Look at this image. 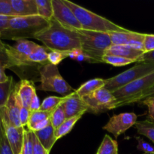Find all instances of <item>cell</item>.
Masks as SVG:
<instances>
[{"instance_id": "cell-31", "label": "cell", "mask_w": 154, "mask_h": 154, "mask_svg": "<svg viewBox=\"0 0 154 154\" xmlns=\"http://www.w3.org/2000/svg\"><path fill=\"white\" fill-rule=\"evenodd\" d=\"M70 52H64L59 51H51L48 53V62L51 64L57 66L64 59L69 57Z\"/></svg>"}, {"instance_id": "cell-11", "label": "cell", "mask_w": 154, "mask_h": 154, "mask_svg": "<svg viewBox=\"0 0 154 154\" xmlns=\"http://www.w3.org/2000/svg\"><path fill=\"white\" fill-rule=\"evenodd\" d=\"M0 115L2 120L5 137L11 147L12 151L14 154H21L25 128L23 126L17 127L11 124L3 108H0Z\"/></svg>"}, {"instance_id": "cell-20", "label": "cell", "mask_w": 154, "mask_h": 154, "mask_svg": "<svg viewBox=\"0 0 154 154\" xmlns=\"http://www.w3.org/2000/svg\"><path fill=\"white\" fill-rule=\"evenodd\" d=\"M105 79L102 78H93L84 83L78 89L75 90L77 94L81 98H84L92 94L96 90L105 87Z\"/></svg>"}, {"instance_id": "cell-25", "label": "cell", "mask_w": 154, "mask_h": 154, "mask_svg": "<svg viewBox=\"0 0 154 154\" xmlns=\"http://www.w3.org/2000/svg\"><path fill=\"white\" fill-rule=\"evenodd\" d=\"M82 117V115L77 116V117H71V118L66 119L64 123L59 126L57 129H55V137L57 141L60 138H63V136L69 134L72 131L77 122Z\"/></svg>"}, {"instance_id": "cell-26", "label": "cell", "mask_w": 154, "mask_h": 154, "mask_svg": "<svg viewBox=\"0 0 154 154\" xmlns=\"http://www.w3.org/2000/svg\"><path fill=\"white\" fill-rule=\"evenodd\" d=\"M38 8V15L48 20L54 18L52 0H35Z\"/></svg>"}, {"instance_id": "cell-44", "label": "cell", "mask_w": 154, "mask_h": 154, "mask_svg": "<svg viewBox=\"0 0 154 154\" xmlns=\"http://www.w3.org/2000/svg\"><path fill=\"white\" fill-rule=\"evenodd\" d=\"M5 136V133L4 126H3L2 117H1V115H0V142L2 141V139L4 138Z\"/></svg>"}, {"instance_id": "cell-38", "label": "cell", "mask_w": 154, "mask_h": 154, "mask_svg": "<svg viewBox=\"0 0 154 154\" xmlns=\"http://www.w3.org/2000/svg\"><path fill=\"white\" fill-rule=\"evenodd\" d=\"M6 44L3 43L2 41H0V63H4L8 66L9 69V60L6 52Z\"/></svg>"}, {"instance_id": "cell-30", "label": "cell", "mask_w": 154, "mask_h": 154, "mask_svg": "<svg viewBox=\"0 0 154 154\" xmlns=\"http://www.w3.org/2000/svg\"><path fill=\"white\" fill-rule=\"evenodd\" d=\"M33 134L34 132L29 129H25L24 130L21 154H33Z\"/></svg>"}, {"instance_id": "cell-35", "label": "cell", "mask_w": 154, "mask_h": 154, "mask_svg": "<svg viewBox=\"0 0 154 154\" xmlns=\"http://www.w3.org/2000/svg\"><path fill=\"white\" fill-rule=\"evenodd\" d=\"M30 114H31V111H29V108L21 106L20 111V124L23 127L26 126L28 124Z\"/></svg>"}, {"instance_id": "cell-37", "label": "cell", "mask_w": 154, "mask_h": 154, "mask_svg": "<svg viewBox=\"0 0 154 154\" xmlns=\"http://www.w3.org/2000/svg\"><path fill=\"white\" fill-rule=\"evenodd\" d=\"M140 103L147 107L148 108V120L154 122V98L145 99Z\"/></svg>"}, {"instance_id": "cell-28", "label": "cell", "mask_w": 154, "mask_h": 154, "mask_svg": "<svg viewBox=\"0 0 154 154\" xmlns=\"http://www.w3.org/2000/svg\"><path fill=\"white\" fill-rule=\"evenodd\" d=\"M64 100V97L59 96H48L45 98L40 106L41 111H51L53 112L56 108H58Z\"/></svg>"}, {"instance_id": "cell-4", "label": "cell", "mask_w": 154, "mask_h": 154, "mask_svg": "<svg viewBox=\"0 0 154 154\" xmlns=\"http://www.w3.org/2000/svg\"><path fill=\"white\" fill-rule=\"evenodd\" d=\"M63 2L74 12L77 19L82 26L83 29L106 33L109 32H124L127 30V29L123 28L107 18L84 8L79 5L69 0H63Z\"/></svg>"}, {"instance_id": "cell-15", "label": "cell", "mask_w": 154, "mask_h": 154, "mask_svg": "<svg viewBox=\"0 0 154 154\" xmlns=\"http://www.w3.org/2000/svg\"><path fill=\"white\" fill-rule=\"evenodd\" d=\"M17 94L21 102L22 106L29 108L32 98L36 94L34 84L30 80H21L15 85Z\"/></svg>"}, {"instance_id": "cell-45", "label": "cell", "mask_w": 154, "mask_h": 154, "mask_svg": "<svg viewBox=\"0 0 154 154\" xmlns=\"http://www.w3.org/2000/svg\"><path fill=\"white\" fill-rule=\"evenodd\" d=\"M9 77L10 76L6 75V74L5 72H0V84L7 81L9 79Z\"/></svg>"}, {"instance_id": "cell-10", "label": "cell", "mask_w": 154, "mask_h": 154, "mask_svg": "<svg viewBox=\"0 0 154 154\" xmlns=\"http://www.w3.org/2000/svg\"><path fill=\"white\" fill-rule=\"evenodd\" d=\"M137 118L138 117L133 112L121 113L114 115L110 118L108 123L103 126V129L113 134L117 138L120 135L124 134L132 126H135L138 121Z\"/></svg>"}, {"instance_id": "cell-6", "label": "cell", "mask_w": 154, "mask_h": 154, "mask_svg": "<svg viewBox=\"0 0 154 154\" xmlns=\"http://www.w3.org/2000/svg\"><path fill=\"white\" fill-rule=\"evenodd\" d=\"M154 85V72L128 84L113 93L117 101V108L138 103V99Z\"/></svg>"}, {"instance_id": "cell-32", "label": "cell", "mask_w": 154, "mask_h": 154, "mask_svg": "<svg viewBox=\"0 0 154 154\" xmlns=\"http://www.w3.org/2000/svg\"><path fill=\"white\" fill-rule=\"evenodd\" d=\"M0 15L12 17H17L12 8L11 0H0Z\"/></svg>"}, {"instance_id": "cell-41", "label": "cell", "mask_w": 154, "mask_h": 154, "mask_svg": "<svg viewBox=\"0 0 154 154\" xmlns=\"http://www.w3.org/2000/svg\"><path fill=\"white\" fill-rule=\"evenodd\" d=\"M40 106H41V104L39 102V99L38 97L37 94L35 95L32 98V100L31 104L29 105V111L31 112H33V111H38L40 110Z\"/></svg>"}, {"instance_id": "cell-14", "label": "cell", "mask_w": 154, "mask_h": 154, "mask_svg": "<svg viewBox=\"0 0 154 154\" xmlns=\"http://www.w3.org/2000/svg\"><path fill=\"white\" fill-rule=\"evenodd\" d=\"M21 106L22 105L17 94L16 87L14 86V88L9 97L6 106L4 107L3 109L11 124L17 127L22 126L20 121V111Z\"/></svg>"}, {"instance_id": "cell-9", "label": "cell", "mask_w": 154, "mask_h": 154, "mask_svg": "<svg viewBox=\"0 0 154 154\" xmlns=\"http://www.w3.org/2000/svg\"><path fill=\"white\" fill-rule=\"evenodd\" d=\"M54 19L62 26L72 30L83 29L76 16L63 0H52Z\"/></svg>"}, {"instance_id": "cell-34", "label": "cell", "mask_w": 154, "mask_h": 154, "mask_svg": "<svg viewBox=\"0 0 154 154\" xmlns=\"http://www.w3.org/2000/svg\"><path fill=\"white\" fill-rule=\"evenodd\" d=\"M143 51L144 53L154 51V34H145L143 42Z\"/></svg>"}, {"instance_id": "cell-12", "label": "cell", "mask_w": 154, "mask_h": 154, "mask_svg": "<svg viewBox=\"0 0 154 154\" xmlns=\"http://www.w3.org/2000/svg\"><path fill=\"white\" fill-rule=\"evenodd\" d=\"M107 33L109 35L112 45H128L143 51L144 33L137 32L129 29L124 32H109Z\"/></svg>"}, {"instance_id": "cell-5", "label": "cell", "mask_w": 154, "mask_h": 154, "mask_svg": "<svg viewBox=\"0 0 154 154\" xmlns=\"http://www.w3.org/2000/svg\"><path fill=\"white\" fill-rule=\"evenodd\" d=\"M41 84L38 90L46 92H54L62 95L63 97L75 91L60 75L57 66L48 63L39 71Z\"/></svg>"}, {"instance_id": "cell-1", "label": "cell", "mask_w": 154, "mask_h": 154, "mask_svg": "<svg viewBox=\"0 0 154 154\" xmlns=\"http://www.w3.org/2000/svg\"><path fill=\"white\" fill-rule=\"evenodd\" d=\"M34 38L42 42L50 51H81V42L75 30L66 28L54 18L49 26L36 35Z\"/></svg>"}, {"instance_id": "cell-39", "label": "cell", "mask_w": 154, "mask_h": 154, "mask_svg": "<svg viewBox=\"0 0 154 154\" xmlns=\"http://www.w3.org/2000/svg\"><path fill=\"white\" fill-rule=\"evenodd\" d=\"M0 154H14L11 147L5 136L0 142Z\"/></svg>"}, {"instance_id": "cell-43", "label": "cell", "mask_w": 154, "mask_h": 154, "mask_svg": "<svg viewBox=\"0 0 154 154\" xmlns=\"http://www.w3.org/2000/svg\"><path fill=\"white\" fill-rule=\"evenodd\" d=\"M140 62H154V51L144 53V55L139 60L138 63H140Z\"/></svg>"}, {"instance_id": "cell-24", "label": "cell", "mask_w": 154, "mask_h": 154, "mask_svg": "<svg viewBox=\"0 0 154 154\" xmlns=\"http://www.w3.org/2000/svg\"><path fill=\"white\" fill-rule=\"evenodd\" d=\"M14 86L15 84L14 83L13 78L11 76L7 81L0 84V108L6 106Z\"/></svg>"}, {"instance_id": "cell-3", "label": "cell", "mask_w": 154, "mask_h": 154, "mask_svg": "<svg viewBox=\"0 0 154 154\" xmlns=\"http://www.w3.org/2000/svg\"><path fill=\"white\" fill-rule=\"evenodd\" d=\"M81 45L86 61L90 63H102L107 50L112 45L108 33L86 29L75 30Z\"/></svg>"}, {"instance_id": "cell-17", "label": "cell", "mask_w": 154, "mask_h": 154, "mask_svg": "<svg viewBox=\"0 0 154 154\" xmlns=\"http://www.w3.org/2000/svg\"><path fill=\"white\" fill-rule=\"evenodd\" d=\"M51 111H38L31 112L29 119L27 129L35 132L45 129L51 124L50 117L51 114Z\"/></svg>"}, {"instance_id": "cell-42", "label": "cell", "mask_w": 154, "mask_h": 154, "mask_svg": "<svg viewBox=\"0 0 154 154\" xmlns=\"http://www.w3.org/2000/svg\"><path fill=\"white\" fill-rule=\"evenodd\" d=\"M152 98H154V85L152 87H150L143 96H141V97H140V99H138V103H140V102L145 100V99H152Z\"/></svg>"}, {"instance_id": "cell-7", "label": "cell", "mask_w": 154, "mask_h": 154, "mask_svg": "<svg viewBox=\"0 0 154 154\" xmlns=\"http://www.w3.org/2000/svg\"><path fill=\"white\" fill-rule=\"evenodd\" d=\"M154 72V62H140L125 72L105 79V87L114 93L128 84Z\"/></svg>"}, {"instance_id": "cell-22", "label": "cell", "mask_w": 154, "mask_h": 154, "mask_svg": "<svg viewBox=\"0 0 154 154\" xmlns=\"http://www.w3.org/2000/svg\"><path fill=\"white\" fill-rule=\"evenodd\" d=\"M96 154H118V144L108 134L104 136Z\"/></svg>"}, {"instance_id": "cell-2", "label": "cell", "mask_w": 154, "mask_h": 154, "mask_svg": "<svg viewBox=\"0 0 154 154\" xmlns=\"http://www.w3.org/2000/svg\"><path fill=\"white\" fill-rule=\"evenodd\" d=\"M51 20L35 15L29 17H16L10 20L9 25L2 32L1 39L19 40L33 38L49 26Z\"/></svg>"}, {"instance_id": "cell-29", "label": "cell", "mask_w": 154, "mask_h": 154, "mask_svg": "<svg viewBox=\"0 0 154 154\" xmlns=\"http://www.w3.org/2000/svg\"><path fill=\"white\" fill-rule=\"evenodd\" d=\"M66 120V113H65L64 110L62 108L61 105L56 108L51 114L50 117V121H51V124L52 125L54 129H57L60 126H61L65 120Z\"/></svg>"}, {"instance_id": "cell-23", "label": "cell", "mask_w": 154, "mask_h": 154, "mask_svg": "<svg viewBox=\"0 0 154 154\" xmlns=\"http://www.w3.org/2000/svg\"><path fill=\"white\" fill-rule=\"evenodd\" d=\"M134 127L140 135L148 138L154 143V122L147 120L142 121H137Z\"/></svg>"}, {"instance_id": "cell-36", "label": "cell", "mask_w": 154, "mask_h": 154, "mask_svg": "<svg viewBox=\"0 0 154 154\" xmlns=\"http://www.w3.org/2000/svg\"><path fill=\"white\" fill-rule=\"evenodd\" d=\"M45 147L42 146L40 141L37 138L35 134H33V154H49Z\"/></svg>"}, {"instance_id": "cell-21", "label": "cell", "mask_w": 154, "mask_h": 154, "mask_svg": "<svg viewBox=\"0 0 154 154\" xmlns=\"http://www.w3.org/2000/svg\"><path fill=\"white\" fill-rule=\"evenodd\" d=\"M48 48L45 46H41L38 45L35 49L34 50L31 55L29 56V60L32 63L44 66L45 65L49 63L48 62Z\"/></svg>"}, {"instance_id": "cell-33", "label": "cell", "mask_w": 154, "mask_h": 154, "mask_svg": "<svg viewBox=\"0 0 154 154\" xmlns=\"http://www.w3.org/2000/svg\"><path fill=\"white\" fill-rule=\"evenodd\" d=\"M135 138L138 141L137 149L138 150L144 152L145 154H154V146L151 145L139 137H135Z\"/></svg>"}, {"instance_id": "cell-27", "label": "cell", "mask_w": 154, "mask_h": 154, "mask_svg": "<svg viewBox=\"0 0 154 154\" xmlns=\"http://www.w3.org/2000/svg\"><path fill=\"white\" fill-rule=\"evenodd\" d=\"M102 62L104 63L111 65L115 67H121V66H127L132 63H135L134 60H129V59L123 58V57H118L111 54H105L102 59Z\"/></svg>"}, {"instance_id": "cell-40", "label": "cell", "mask_w": 154, "mask_h": 154, "mask_svg": "<svg viewBox=\"0 0 154 154\" xmlns=\"http://www.w3.org/2000/svg\"><path fill=\"white\" fill-rule=\"evenodd\" d=\"M13 18L12 17H8V16H3V15H0V41H2L1 39V35L2 33V32L5 29L8 28L9 25V22H10V20Z\"/></svg>"}, {"instance_id": "cell-19", "label": "cell", "mask_w": 154, "mask_h": 154, "mask_svg": "<svg viewBox=\"0 0 154 154\" xmlns=\"http://www.w3.org/2000/svg\"><path fill=\"white\" fill-rule=\"evenodd\" d=\"M34 134L42 144V146L48 152H51V149L57 141L55 137V129L53 127L52 125L50 124L45 129L35 132Z\"/></svg>"}, {"instance_id": "cell-13", "label": "cell", "mask_w": 154, "mask_h": 154, "mask_svg": "<svg viewBox=\"0 0 154 154\" xmlns=\"http://www.w3.org/2000/svg\"><path fill=\"white\" fill-rule=\"evenodd\" d=\"M60 105L66 113V119L80 115L83 116L88 111L87 105L84 99L80 97L75 91L64 96V100Z\"/></svg>"}, {"instance_id": "cell-8", "label": "cell", "mask_w": 154, "mask_h": 154, "mask_svg": "<svg viewBox=\"0 0 154 154\" xmlns=\"http://www.w3.org/2000/svg\"><path fill=\"white\" fill-rule=\"evenodd\" d=\"M83 99L88 108L87 112L92 114H98L117 108V101L115 96L105 87L96 90Z\"/></svg>"}, {"instance_id": "cell-18", "label": "cell", "mask_w": 154, "mask_h": 154, "mask_svg": "<svg viewBox=\"0 0 154 154\" xmlns=\"http://www.w3.org/2000/svg\"><path fill=\"white\" fill-rule=\"evenodd\" d=\"M12 8L17 17L38 15L35 0H11Z\"/></svg>"}, {"instance_id": "cell-16", "label": "cell", "mask_w": 154, "mask_h": 154, "mask_svg": "<svg viewBox=\"0 0 154 154\" xmlns=\"http://www.w3.org/2000/svg\"><path fill=\"white\" fill-rule=\"evenodd\" d=\"M144 54V52L141 50L136 49L128 45H111L105 52V54L118 56L123 58L134 60L138 63Z\"/></svg>"}]
</instances>
